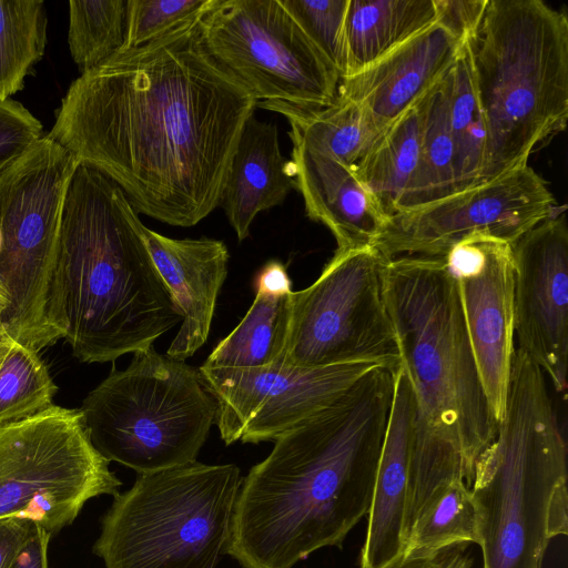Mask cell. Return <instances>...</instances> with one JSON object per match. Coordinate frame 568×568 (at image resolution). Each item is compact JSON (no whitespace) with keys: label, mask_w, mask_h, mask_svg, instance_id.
<instances>
[{"label":"cell","mask_w":568,"mask_h":568,"mask_svg":"<svg viewBox=\"0 0 568 568\" xmlns=\"http://www.w3.org/2000/svg\"><path fill=\"white\" fill-rule=\"evenodd\" d=\"M141 233L182 316L166 355L184 361L207 339L216 300L227 275V247L209 237L171 239L143 224Z\"/></svg>","instance_id":"ac0fdd59"},{"label":"cell","mask_w":568,"mask_h":568,"mask_svg":"<svg viewBox=\"0 0 568 568\" xmlns=\"http://www.w3.org/2000/svg\"><path fill=\"white\" fill-rule=\"evenodd\" d=\"M560 209L546 181L526 164L443 200L389 216L375 246L392 260L442 257L474 234L513 244Z\"/></svg>","instance_id":"4fadbf2b"},{"label":"cell","mask_w":568,"mask_h":568,"mask_svg":"<svg viewBox=\"0 0 568 568\" xmlns=\"http://www.w3.org/2000/svg\"><path fill=\"white\" fill-rule=\"evenodd\" d=\"M39 353L0 332V427L52 406L57 393Z\"/></svg>","instance_id":"f546056e"},{"label":"cell","mask_w":568,"mask_h":568,"mask_svg":"<svg viewBox=\"0 0 568 568\" xmlns=\"http://www.w3.org/2000/svg\"><path fill=\"white\" fill-rule=\"evenodd\" d=\"M1 314H2V305L0 303V332L3 331L2 326H1Z\"/></svg>","instance_id":"ab89813d"},{"label":"cell","mask_w":568,"mask_h":568,"mask_svg":"<svg viewBox=\"0 0 568 568\" xmlns=\"http://www.w3.org/2000/svg\"><path fill=\"white\" fill-rule=\"evenodd\" d=\"M129 0L69 1L68 42L81 74L124 49Z\"/></svg>","instance_id":"4dcf8cb0"},{"label":"cell","mask_w":568,"mask_h":568,"mask_svg":"<svg viewBox=\"0 0 568 568\" xmlns=\"http://www.w3.org/2000/svg\"><path fill=\"white\" fill-rule=\"evenodd\" d=\"M394 383L376 366L274 440L242 478L224 555L241 568H293L343 548L371 508Z\"/></svg>","instance_id":"7a4b0ae2"},{"label":"cell","mask_w":568,"mask_h":568,"mask_svg":"<svg viewBox=\"0 0 568 568\" xmlns=\"http://www.w3.org/2000/svg\"><path fill=\"white\" fill-rule=\"evenodd\" d=\"M120 186L79 162L60 220L51 318L80 362L143 351L182 321Z\"/></svg>","instance_id":"277c9868"},{"label":"cell","mask_w":568,"mask_h":568,"mask_svg":"<svg viewBox=\"0 0 568 568\" xmlns=\"http://www.w3.org/2000/svg\"><path fill=\"white\" fill-rule=\"evenodd\" d=\"M47 43L42 0H0V99L23 88L24 78L41 60Z\"/></svg>","instance_id":"f1b7e54d"},{"label":"cell","mask_w":568,"mask_h":568,"mask_svg":"<svg viewBox=\"0 0 568 568\" xmlns=\"http://www.w3.org/2000/svg\"><path fill=\"white\" fill-rule=\"evenodd\" d=\"M78 163L45 135L0 173L1 326L38 353L61 338L52 290L63 200Z\"/></svg>","instance_id":"9c48e42d"},{"label":"cell","mask_w":568,"mask_h":568,"mask_svg":"<svg viewBox=\"0 0 568 568\" xmlns=\"http://www.w3.org/2000/svg\"><path fill=\"white\" fill-rule=\"evenodd\" d=\"M304 33L336 69L346 73L345 23L349 0H280Z\"/></svg>","instance_id":"1f68e13d"},{"label":"cell","mask_w":568,"mask_h":568,"mask_svg":"<svg viewBox=\"0 0 568 568\" xmlns=\"http://www.w3.org/2000/svg\"><path fill=\"white\" fill-rule=\"evenodd\" d=\"M292 142L287 171L303 196L306 215L332 232L337 250L375 245L387 216L355 171L301 142Z\"/></svg>","instance_id":"d6986e66"},{"label":"cell","mask_w":568,"mask_h":568,"mask_svg":"<svg viewBox=\"0 0 568 568\" xmlns=\"http://www.w3.org/2000/svg\"><path fill=\"white\" fill-rule=\"evenodd\" d=\"M442 257L456 281L480 382L499 423L516 349L511 244L474 234Z\"/></svg>","instance_id":"9a60e30c"},{"label":"cell","mask_w":568,"mask_h":568,"mask_svg":"<svg viewBox=\"0 0 568 568\" xmlns=\"http://www.w3.org/2000/svg\"><path fill=\"white\" fill-rule=\"evenodd\" d=\"M465 45L436 21L366 68L341 78L337 95L362 104L387 128L447 75Z\"/></svg>","instance_id":"e0dca14e"},{"label":"cell","mask_w":568,"mask_h":568,"mask_svg":"<svg viewBox=\"0 0 568 568\" xmlns=\"http://www.w3.org/2000/svg\"><path fill=\"white\" fill-rule=\"evenodd\" d=\"M419 108L422 135L418 165L398 212L417 209L456 193L447 75L419 100Z\"/></svg>","instance_id":"484cf974"},{"label":"cell","mask_w":568,"mask_h":568,"mask_svg":"<svg viewBox=\"0 0 568 568\" xmlns=\"http://www.w3.org/2000/svg\"><path fill=\"white\" fill-rule=\"evenodd\" d=\"M52 535L36 526L28 542L10 568H48V547Z\"/></svg>","instance_id":"74e56055"},{"label":"cell","mask_w":568,"mask_h":568,"mask_svg":"<svg viewBox=\"0 0 568 568\" xmlns=\"http://www.w3.org/2000/svg\"><path fill=\"white\" fill-rule=\"evenodd\" d=\"M388 261L375 245L336 250L312 285L293 292L282 361L305 368L369 363L397 372L402 353L384 295Z\"/></svg>","instance_id":"8fae6325"},{"label":"cell","mask_w":568,"mask_h":568,"mask_svg":"<svg viewBox=\"0 0 568 568\" xmlns=\"http://www.w3.org/2000/svg\"><path fill=\"white\" fill-rule=\"evenodd\" d=\"M256 106L284 115L290 136L355 170L388 128L362 104L341 98L329 106L308 109L284 102L261 101Z\"/></svg>","instance_id":"7402d4cb"},{"label":"cell","mask_w":568,"mask_h":568,"mask_svg":"<svg viewBox=\"0 0 568 568\" xmlns=\"http://www.w3.org/2000/svg\"><path fill=\"white\" fill-rule=\"evenodd\" d=\"M91 444L80 409L52 405L0 427V519L31 521L51 535L84 504L115 496L121 480Z\"/></svg>","instance_id":"30bf717a"},{"label":"cell","mask_w":568,"mask_h":568,"mask_svg":"<svg viewBox=\"0 0 568 568\" xmlns=\"http://www.w3.org/2000/svg\"><path fill=\"white\" fill-rule=\"evenodd\" d=\"M422 135L419 101L382 134L355 174L387 219L396 214L417 170Z\"/></svg>","instance_id":"d4e9b609"},{"label":"cell","mask_w":568,"mask_h":568,"mask_svg":"<svg viewBox=\"0 0 568 568\" xmlns=\"http://www.w3.org/2000/svg\"><path fill=\"white\" fill-rule=\"evenodd\" d=\"M0 245H1V237H0ZM1 303V302H0ZM2 305V304H1ZM2 310H3V306H2Z\"/></svg>","instance_id":"60d3db41"},{"label":"cell","mask_w":568,"mask_h":568,"mask_svg":"<svg viewBox=\"0 0 568 568\" xmlns=\"http://www.w3.org/2000/svg\"><path fill=\"white\" fill-rule=\"evenodd\" d=\"M384 295L415 400L405 539L430 499L463 479L498 423L484 392L457 284L444 257L400 256L384 268Z\"/></svg>","instance_id":"3957f363"},{"label":"cell","mask_w":568,"mask_h":568,"mask_svg":"<svg viewBox=\"0 0 568 568\" xmlns=\"http://www.w3.org/2000/svg\"><path fill=\"white\" fill-rule=\"evenodd\" d=\"M211 57L258 102L333 104L341 77L280 0H212L200 18Z\"/></svg>","instance_id":"7c38bea8"},{"label":"cell","mask_w":568,"mask_h":568,"mask_svg":"<svg viewBox=\"0 0 568 568\" xmlns=\"http://www.w3.org/2000/svg\"><path fill=\"white\" fill-rule=\"evenodd\" d=\"M256 288L275 294L292 292L285 266L277 261L268 262L256 278Z\"/></svg>","instance_id":"f35d334b"},{"label":"cell","mask_w":568,"mask_h":568,"mask_svg":"<svg viewBox=\"0 0 568 568\" xmlns=\"http://www.w3.org/2000/svg\"><path fill=\"white\" fill-rule=\"evenodd\" d=\"M42 138V124L21 103L0 99V173Z\"/></svg>","instance_id":"836d02e7"},{"label":"cell","mask_w":568,"mask_h":568,"mask_svg":"<svg viewBox=\"0 0 568 568\" xmlns=\"http://www.w3.org/2000/svg\"><path fill=\"white\" fill-rule=\"evenodd\" d=\"M376 367L353 363L305 368L282 361L257 369L199 371L216 402L215 424L225 445L257 444L278 436L324 408Z\"/></svg>","instance_id":"5bb4252c"},{"label":"cell","mask_w":568,"mask_h":568,"mask_svg":"<svg viewBox=\"0 0 568 568\" xmlns=\"http://www.w3.org/2000/svg\"><path fill=\"white\" fill-rule=\"evenodd\" d=\"M447 80L457 193L480 183L486 154V130L474 88L467 43Z\"/></svg>","instance_id":"4316f807"},{"label":"cell","mask_w":568,"mask_h":568,"mask_svg":"<svg viewBox=\"0 0 568 568\" xmlns=\"http://www.w3.org/2000/svg\"><path fill=\"white\" fill-rule=\"evenodd\" d=\"M293 187L277 126L253 113L242 130L220 203L239 241L248 236L260 212L281 205Z\"/></svg>","instance_id":"44dd1931"},{"label":"cell","mask_w":568,"mask_h":568,"mask_svg":"<svg viewBox=\"0 0 568 568\" xmlns=\"http://www.w3.org/2000/svg\"><path fill=\"white\" fill-rule=\"evenodd\" d=\"M202 14L81 74L48 134L138 213L183 227L220 205L257 103L207 52Z\"/></svg>","instance_id":"6da1fadb"},{"label":"cell","mask_w":568,"mask_h":568,"mask_svg":"<svg viewBox=\"0 0 568 568\" xmlns=\"http://www.w3.org/2000/svg\"><path fill=\"white\" fill-rule=\"evenodd\" d=\"M293 292L257 291L240 324L203 364L211 368L257 369L283 357L292 322Z\"/></svg>","instance_id":"cb8c5ba5"},{"label":"cell","mask_w":568,"mask_h":568,"mask_svg":"<svg viewBox=\"0 0 568 568\" xmlns=\"http://www.w3.org/2000/svg\"><path fill=\"white\" fill-rule=\"evenodd\" d=\"M36 526L19 518L0 519V568H10Z\"/></svg>","instance_id":"8d00e7d4"},{"label":"cell","mask_w":568,"mask_h":568,"mask_svg":"<svg viewBox=\"0 0 568 568\" xmlns=\"http://www.w3.org/2000/svg\"><path fill=\"white\" fill-rule=\"evenodd\" d=\"M414 414V394L402 365L395 373L359 568H379L403 554Z\"/></svg>","instance_id":"ffe728a7"},{"label":"cell","mask_w":568,"mask_h":568,"mask_svg":"<svg viewBox=\"0 0 568 568\" xmlns=\"http://www.w3.org/2000/svg\"><path fill=\"white\" fill-rule=\"evenodd\" d=\"M469 545L460 544L427 555H398L379 568H471Z\"/></svg>","instance_id":"d590c367"},{"label":"cell","mask_w":568,"mask_h":568,"mask_svg":"<svg viewBox=\"0 0 568 568\" xmlns=\"http://www.w3.org/2000/svg\"><path fill=\"white\" fill-rule=\"evenodd\" d=\"M514 329L518 348L565 397L568 361V226L566 207L511 244Z\"/></svg>","instance_id":"2e32d148"},{"label":"cell","mask_w":568,"mask_h":568,"mask_svg":"<svg viewBox=\"0 0 568 568\" xmlns=\"http://www.w3.org/2000/svg\"><path fill=\"white\" fill-rule=\"evenodd\" d=\"M435 4L437 21L467 43L483 20L488 0H435Z\"/></svg>","instance_id":"e575fe53"},{"label":"cell","mask_w":568,"mask_h":568,"mask_svg":"<svg viewBox=\"0 0 568 568\" xmlns=\"http://www.w3.org/2000/svg\"><path fill=\"white\" fill-rule=\"evenodd\" d=\"M436 21L435 0H349L344 77L383 58Z\"/></svg>","instance_id":"603a6c76"},{"label":"cell","mask_w":568,"mask_h":568,"mask_svg":"<svg viewBox=\"0 0 568 568\" xmlns=\"http://www.w3.org/2000/svg\"><path fill=\"white\" fill-rule=\"evenodd\" d=\"M212 0H129L123 50L143 45L202 14Z\"/></svg>","instance_id":"d6a6232c"},{"label":"cell","mask_w":568,"mask_h":568,"mask_svg":"<svg viewBox=\"0 0 568 568\" xmlns=\"http://www.w3.org/2000/svg\"><path fill=\"white\" fill-rule=\"evenodd\" d=\"M567 445L541 368L516 347L497 434L474 466L483 568H542L568 534Z\"/></svg>","instance_id":"5b68a950"},{"label":"cell","mask_w":568,"mask_h":568,"mask_svg":"<svg viewBox=\"0 0 568 568\" xmlns=\"http://www.w3.org/2000/svg\"><path fill=\"white\" fill-rule=\"evenodd\" d=\"M460 544H479L469 487L456 479L442 488L409 528L403 555H427Z\"/></svg>","instance_id":"83f0119b"},{"label":"cell","mask_w":568,"mask_h":568,"mask_svg":"<svg viewBox=\"0 0 568 568\" xmlns=\"http://www.w3.org/2000/svg\"><path fill=\"white\" fill-rule=\"evenodd\" d=\"M133 354L82 402L91 444L138 474L196 462L217 409L200 371L153 345Z\"/></svg>","instance_id":"ba28073f"},{"label":"cell","mask_w":568,"mask_h":568,"mask_svg":"<svg viewBox=\"0 0 568 568\" xmlns=\"http://www.w3.org/2000/svg\"><path fill=\"white\" fill-rule=\"evenodd\" d=\"M241 481L234 464L138 474L113 497L92 551L104 568H216Z\"/></svg>","instance_id":"52a82bcc"},{"label":"cell","mask_w":568,"mask_h":568,"mask_svg":"<svg viewBox=\"0 0 568 568\" xmlns=\"http://www.w3.org/2000/svg\"><path fill=\"white\" fill-rule=\"evenodd\" d=\"M486 130L481 181L528 164L568 119V18L541 0H488L467 42Z\"/></svg>","instance_id":"8992f818"}]
</instances>
